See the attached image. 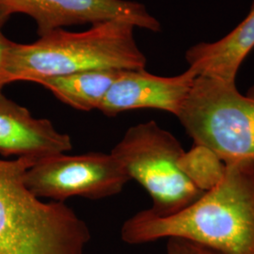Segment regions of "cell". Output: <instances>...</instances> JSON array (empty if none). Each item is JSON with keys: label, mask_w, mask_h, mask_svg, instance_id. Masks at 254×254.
<instances>
[{"label": "cell", "mask_w": 254, "mask_h": 254, "mask_svg": "<svg viewBox=\"0 0 254 254\" xmlns=\"http://www.w3.org/2000/svg\"><path fill=\"white\" fill-rule=\"evenodd\" d=\"M254 48V0L251 11L226 36L214 43H200L186 53L189 68L197 75L236 82L246 57Z\"/></svg>", "instance_id": "cell-9"}, {"label": "cell", "mask_w": 254, "mask_h": 254, "mask_svg": "<svg viewBox=\"0 0 254 254\" xmlns=\"http://www.w3.org/2000/svg\"><path fill=\"white\" fill-rule=\"evenodd\" d=\"M196 77L190 68L175 76H159L145 69L122 71L99 110L109 117L138 109H159L177 116Z\"/></svg>", "instance_id": "cell-7"}, {"label": "cell", "mask_w": 254, "mask_h": 254, "mask_svg": "<svg viewBox=\"0 0 254 254\" xmlns=\"http://www.w3.org/2000/svg\"><path fill=\"white\" fill-rule=\"evenodd\" d=\"M121 72L120 70H93L46 77L35 83L44 86L59 100L71 108L91 111L99 109Z\"/></svg>", "instance_id": "cell-10"}, {"label": "cell", "mask_w": 254, "mask_h": 254, "mask_svg": "<svg viewBox=\"0 0 254 254\" xmlns=\"http://www.w3.org/2000/svg\"><path fill=\"white\" fill-rule=\"evenodd\" d=\"M9 18V14L3 9H0V92H2L4 86H6L4 83L5 69H6L9 49L12 45V42L8 40L2 33V27Z\"/></svg>", "instance_id": "cell-13"}, {"label": "cell", "mask_w": 254, "mask_h": 254, "mask_svg": "<svg viewBox=\"0 0 254 254\" xmlns=\"http://www.w3.org/2000/svg\"><path fill=\"white\" fill-rule=\"evenodd\" d=\"M121 237L129 245L177 237L222 254H254V162L225 164L220 180L176 214L136 213L124 223Z\"/></svg>", "instance_id": "cell-1"}, {"label": "cell", "mask_w": 254, "mask_h": 254, "mask_svg": "<svg viewBox=\"0 0 254 254\" xmlns=\"http://www.w3.org/2000/svg\"><path fill=\"white\" fill-rule=\"evenodd\" d=\"M131 181L111 154H56L37 160L25 173V185L37 198L64 202L73 197H112Z\"/></svg>", "instance_id": "cell-5"}, {"label": "cell", "mask_w": 254, "mask_h": 254, "mask_svg": "<svg viewBox=\"0 0 254 254\" xmlns=\"http://www.w3.org/2000/svg\"><path fill=\"white\" fill-rule=\"evenodd\" d=\"M180 141L156 122L130 127L111 153L130 180L140 184L152 198L148 211L167 217L189 207L205 192L180 167L185 154Z\"/></svg>", "instance_id": "cell-4"}, {"label": "cell", "mask_w": 254, "mask_h": 254, "mask_svg": "<svg viewBox=\"0 0 254 254\" xmlns=\"http://www.w3.org/2000/svg\"><path fill=\"white\" fill-rule=\"evenodd\" d=\"M179 164L186 174L204 192L220 180L225 170V164L201 146L194 145L190 151L185 152Z\"/></svg>", "instance_id": "cell-11"}, {"label": "cell", "mask_w": 254, "mask_h": 254, "mask_svg": "<svg viewBox=\"0 0 254 254\" xmlns=\"http://www.w3.org/2000/svg\"><path fill=\"white\" fill-rule=\"evenodd\" d=\"M167 254H222L194 241L172 237L168 238Z\"/></svg>", "instance_id": "cell-12"}, {"label": "cell", "mask_w": 254, "mask_h": 254, "mask_svg": "<svg viewBox=\"0 0 254 254\" xmlns=\"http://www.w3.org/2000/svg\"><path fill=\"white\" fill-rule=\"evenodd\" d=\"M176 117L223 163L254 162V85L242 94L236 82L197 75Z\"/></svg>", "instance_id": "cell-3"}, {"label": "cell", "mask_w": 254, "mask_h": 254, "mask_svg": "<svg viewBox=\"0 0 254 254\" xmlns=\"http://www.w3.org/2000/svg\"><path fill=\"white\" fill-rule=\"evenodd\" d=\"M0 9L9 16L24 13L34 19L40 36L67 26L111 20L154 32L161 28L144 5L129 0H0Z\"/></svg>", "instance_id": "cell-6"}, {"label": "cell", "mask_w": 254, "mask_h": 254, "mask_svg": "<svg viewBox=\"0 0 254 254\" xmlns=\"http://www.w3.org/2000/svg\"><path fill=\"white\" fill-rule=\"evenodd\" d=\"M73 149L71 136L0 92V154L40 160Z\"/></svg>", "instance_id": "cell-8"}, {"label": "cell", "mask_w": 254, "mask_h": 254, "mask_svg": "<svg viewBox=\"0 0 254 254\" xmlns=\"http://www.w3.org/2000/svg\"><path fill=\"white\" fill-rule=\"evenodd\" d=\"M135 26L111 20L82 32L55 29L27 45L12 42L5 69V85L35 82L93 70H142L146 57L136 45Z\"/></svg>", "instance_id": "cell-2"}]
</instances>
